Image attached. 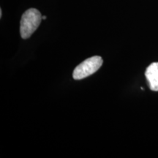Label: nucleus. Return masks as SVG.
<instances>
[{"instance_id":"nucleus-1","label":"nucleus","mask_w":158,"mask_h":158,"mask_svg":"<svg viewBox=\"0 0 158 158\" xmlns=\"http://www.w3.org/2000/svg\"><path fill=\"white\" fill-rule=\"evenodd\" d=\"M40 12L35 8L25 11L20 22V34L23 39H28L36 31L42 21Z\"/></svg>"},{"instance_id":"nucleus-2","label":"nucleus","mask_w":158,"mask_h":158,"mask_svg":"<svg viewBox=\"0 0 158 158\" xmlns=\"http://www.w3.org/2000/svg\"><path fill=\"white\" fill-rule=\"evenodd\" d=\"M103 61L100 56L90 57L78 65L73 73L75 80H81L96 73L101 68Z\"/></svg>"},{"instance_id":"nucleus-3","label":"nucleus","mask_w":158,"mask_h":158,"mask_svg":"<svg viewBox=\"0 0 158 158\" xmlns=\"http://www.w3.org/2000/svg\"><path fill=\"white\" fill-rule=\"evenodd\" d=\"M145 76L152 91L158 92V62H153L147 68Z\"/></svg>"},{"instance_id":"nucleus-4","label":"nucleus","mask_w":158,"mask_h":158,"mask_svg":"<svg viewBox=\"0 0 158 158\" xmlns=\"http://www.w3.org/2000/svg\"><path fill=\"white\" fill-rule=\"evenodd\" d=\"M2 10H0V17L2 18Z\"/></svg>"},{"instance_id":"nucleus-5","label":"nucleus","mask_w":158,"mask_h":158,"mask_svg":"<svg viewBox=\"0 0 158 158\" xmlns=\"http://www.w3.org/2000/svg\"><path fill=\"white\" fill-rule=\"evenodd\" d=\"M42 19L45 20V19H46V16H45V15H44V16H42Z\"/></svg>"}]
</instances>
